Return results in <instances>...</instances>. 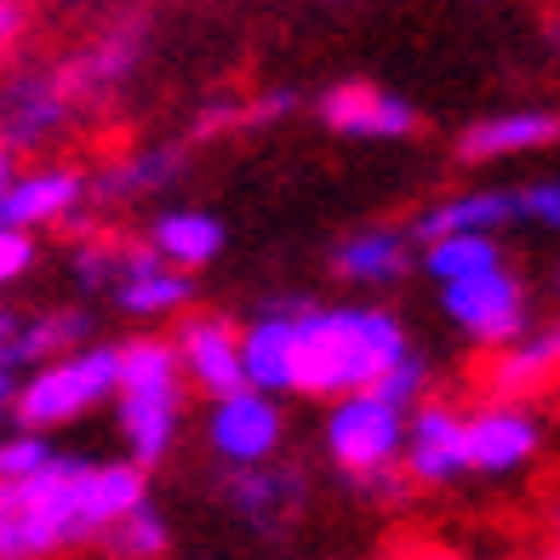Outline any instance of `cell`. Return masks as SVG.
Masks as SVG:
<instances>
[{
    "mask_svg": "<svg viewBox=\"0 0 560 560\" xmlns=\"http://www.w3.org/2000/svg\"><path fill=\"white\" fill-rule=\"evenodd\" d=\"M177 354V372H184V389H200L207 400L229 395V389H246L241 384V326L207 315V310H189L177 315V332L166 338Z\"/></svg>",
    "mask_w": 560,
    "mask_h": 560,
    "instance_id": "obj_14",
    "label": "cell"
},
{
    "mask_svg": "<svg viewBox=\"0 0 560 560\" xmlns=\"http://www.w3.org/2000/svg\"><path fill=\"white\" fill-rule=\"evenodd\" d=\"M184 172H189V149L184 143H143V149L115 155L109 166L86 172V200H104V207L149 200V195H166Z\"/></svg>",
    "mask_w": 560,
    "mask_h": 560,
    "instance_id": "obj_18",
    "label": "cell"
},
{
    "mask_svg": "<svg viewBox=\"0 0 560 560\" xmlns=\"http://www.w3.org/2000/svg\"><path fill=\"white\" fill-rule=\"evenodd\" d=\"M418 269V246L406 223H361L332 246V275L361 292H389Z\"/></svg>",
    "mask_w": 560,
    "mask_h": 560,
    "instance_id": "obj_16",
    "label": "cell"
},
{
    "mask_svg": "<svg viewBox=\"0 0 560 560\" xmlns=\"http://www.w3.org/2000/svg\"><path fill=\"white\" fill-rule=\"evenodd\" d=\"M115 395V343H81L23 372L12 400V429L23 435H52V429L81 423L86 412L109 406Z\"/></svg>",
    "mask_w": 560,
    "mask_h": 560,
    "instance_id": "obj_5",
    "label": "cell"
},
{
    "mask_svg": "<svg viewBox=\"0 0 560 560\" xmlns=\"http://www.w3.org/2000/svg\"><path fill=\"white\" fill-rule=\"evenodd\" d=\"M149 52V12H120L115 23L97 40H86V52H74L58 74H63V86L74 104H109V97L132 81L138 63Z\"/></svg>",
    "mask_w": 560,
    "mask_h": 560,
    "instance_id": "obj_12",
    "label": "cell"
},
{
    "mask_svg": "<svg viewBox=\"0 0 560 560\" xmlns=\"http://www.w3.org/2000/svg\"><path fill=\"white\" fill-rule=\"evenodd\" d=\"M509 264L503 241L492 235H446V241H429L418 246V269L435 280V287H457V280H475V275H492Z\"/></svg>",
    "mask_w": 560,
    "mask_h": 560,
    "instance_id": "obj_24",
    "label": "cell"
},
{
    "mask_svg": "<svg viewBox=\"0 0 560 560\" xmlns=\"http://www.w3.org/2000/svg\"><path fill=\"white\" fill-rule=\"evenodd\" d=\"M441 315L487 354L526 338L532 326H538L532 320V287L515 264H503L492 275H475V280H457V287H441Z\"/></svg>",
    "mask_w": 560,
    "mask_h": 560,
    "instance_id": "obj_6",
    "label": "cell"
},
{
    "mask_svg": "<svg viewBox=\"0 0 560 560\" xmlns=\"http://www.w3.org/2000/svg\"><path fill=\"white\" fill-rule=\"evenodd\" d=\"M120 315L132 320H172V315H189L195 298H200V280L184 269H166L143 241H120V258H115V280L104 292Z\"/></svg>",
    "mask_w": 560,
    "mask_h": 560,
    "instance_id": "obj_13",
    "label": "cell"
},
{
    "mask_svg": "<svg viewBox=\"0 0 560 560\" xmlns=\"http://www.w3.org/2000/svg\"><path fill=\"white\" fill-rule=\"evenodd\" d=\"M23 23H30V12H23V0H0V52L23 35Z\"/></svg>",
    "mask_w": 560,
    "mask_h": 560,
    "instance_id": "obj_30",
    "label": "cell"
},
{
    "mask_svg": "<svg viewBox=\"0 0 560 560\" xmlns=\"http://www.w3.org/2000/svg\"><path fill=\"white\" fill-rule=\"evenodd\" d=\"M315 109L338 138H361V143H400V138H418V126H423V115L400 92L372 86V81H343Z\"/></svg>",
    "mask_w": 560,
    "mask_h": 560,
    "instance_id": "obj_15",
    "label": "cell"
},
{
    "mask_svg": "<svg viewBox=\"0 0 560 560\" xmlns=\"http://www.w3.org/2000/svg\"><path fill=\"white\" fill-rule=\"evenodd\" d=\"M18 384H23V366H18V354H12V338H7V343H0V418H12Z\"/></svg>",
    "mask_w": 560,
    "mask_h": 560,
    "instance_id": "obj_29",
    "label": "cell"
},
{
    "mask_svg": "<svg viewBox=\"0 0 560 560\" xmlns=\"http://www.w3.org/2000/svg\"><path fill=\"white\" fill-rule=\"evenodd\" d=\"M46 457H52V441H46V435L7 429V435H0V487H7V480H18V475H30L35 464H46Z\"/></svg>",
    "mask_w": 560,
    "mask_h": 560,
    "instance_id": "obj_26",
    "label": "cell"
},
{
    "mask_svg": "<svg viewBox=\"0 0 560 560\" xmlns=\"http://www.w3.org/2000/svg\"><path fill=\"white\" fill-rule=\"evenodd\" d=\"M560 372V326H532L526 338L503 343L487 354L480 366V389L487 400H515V406H538V395L555 389Z\"/></svg>",
    "mask_w": 560,
    "mask_h": 560,
    "instance_id": "obj_17",
    "label": "cell"
},
{
    "mask_svg": "<svg viewBox=\"0 0 560 560\" xmlns=\"http://www.w3.org/2000/svg\"><path fill=\"white\" fill-rule=\"evenodd\" d=\"M400 560H457V555H446V549H412V555H400Z\"/></svg>",
    "mask_w": 560,
    "mask_h": 560,
    "instance_id": "obj_32",
    "label": "cell"
},
{
    "mask_svg": "<svg viewBox=\"0 0 560 560\" xmlns=\"http://www.w3.org/2000/svg\"><path fill=\"white\" fill-rule=\"evenodd\" d=\"M287 349H292V395L338 400L354 389H377L406 349V320L384 303H298L287 298Z\"/></svg>",
    "mask_w": 560,
    "mask_h": 560,
    "instance_id": "obj_2",
    "label": "cell"
},
{
    "mask_svg": "<svg viewBox=\"0 0 560 560\" xmlns=\"http://www.w3.org/2000/svg\"><path fill=\"white\" fill-rule=\"evenodd\" d=\"M109 406H115V429L126 441V464H138L143 475L166 464L189 418V389H184V372H177V354L166 338L115 343Z\"/></svg>",
    "mask_w": 560,
    "mask_h": 560,
    "instance_id": "obj_3",
    "label": "cell"
},
{
    "mask_svg": "<svg viewBox=\"0 0 560 560\" xmlns=\"http://www.w3.org/2000/svg\"><path fill=\"white\" fill-rule=\"evenodd\" d=\"M97 544H104L115 560H166V549H172V521L155 509V498H143L138 509H126V515H120Z\"/></svg>",
    "mask_w": 560,
    "mask_h": 560,
    "instance_id": "obj_25",
    "label": "cell"
},
{
    "mask_svg": "<svg viewBox=\"0 0 560 560\" xmlns=\"http://www.w3.org/2000/svg\"><path fill=\"white\" fill-rule=\"evenodd\" d=\"M207 446L223 469H264L287 446V406L258 389H229L207 400Z\"/></svg>",
    "mask_w": 560,
    "mask_h": 560,
    "instance_id": "obj_8",
    "label": "cell"
},
{
    "mask_svg": "<svg viewBox=\"0 0 560 560\" xmlns=\"http://www.w3.org/2000/svg\"><path fill=\"white\" fill-rule=\"evenodd\" d=\"M560 138V115L555 109H498V115H480L457 132V161L469 166H492V161H521V155H538Z\"/></svg>",
    "mask_w": 560,
    "mask_h": 560,
    "instance_id": "obj_20",
    "label": "cell"
},
{
    "mask_svg": "<svg viewBox=\"0 0 560 560\" xmlns=\"http://www.w3.org/2000/svg\"><path fill=\"white\" fill-rule=\"evenodd\" d=\"M544 412L515 400H480L475 412H464V464L480 480H515L544 457Z\"/></svg>",
    "mask_w": 560,
    "mask_h": 560,
    "instance_id": "obj_7",
    "label": "cell"
},
{
    "mask_svg": "<svg viewBox=\"0 0 560 560\" xmlns=\"http://www.w3.org/2000/svg\"><path fill=\"white\" fill-rule=\"evenodd\" d=\"M35 258H40L35 235H18V229H7V223H0V292H7V287H18V280L35 269Z\"/></svg>",
    "mask_w": 560,
    "mask_h": 560,
    "instance_id": "obj_28",
    "label": "cell"
},
{
    "mask_svg": "<svg viewBox=\"0 0 560 560\" xmlns=\"http://www.w3.org/2000/svg\"><path fill=\"white\" fill-rule=\"evenodd\" d=\"M143 498L149 475L126 457L52 452L0 487V560H58L86 549Z\"/></svg>",
    "mask_w": 560,
    "mask_h": 560,
    "instance_id": "obj_1",
    "label": "cell"
},
{
    "mask_svg": "<svg viewBox=\"0 0 560 560\" xmlns=\"http://www.w3.org/2000/svg\"><path fill=\"white\" fill-rule=\"evenodd\" d=\"M532 560H555V555H532Z\"/></svg>",
    "mask_w": 560,
    "mask_h": 560,
    "instance_id": "obj_33",
    "label": "cell"
},
{
    "mask_svg": "<svg viewBox=\"0 0 560 560\" xmlns=\"http://www.w3.org/2000/svg\"><path fill=\"white\" fill-rule=\"evenodd\" d=\"M400 480H412L423 492H446L469 475L464 464V406L441 395H423L406 412V441H400Z\"/></svg>",
    "mask_w": 560,
    "mask_h": 560,
    "instance_id": "obj_10",
    "label": "cell"
},
{
    "mask_svg": "<svg viewBox=\"0 0 560 560\" xmlns=\"http://www.w3.org/2000/svg\"><path fill=\"white\" fill-rule=\"evenodd\" d=\"M0 223L18 235H40V229H81L86 223V172L69 161H46L12 177L7 200H0Z\"/></svg>",
    "mask_w": 560,
    "mask_h": 560,
    "instance_id": "obj_11",
    "label": "cell"
},
{
    "mask_svg": "<svg viewBox=\"0 0 560 560\" xmlns=\"http://www.w3.org/2000/svg\"><path fill=\"white\" fill-rule=\"evenodd\" d=\"M303 487L298 469H280V464H264V469H229L223 475V503L235 509V521H246L252 532H280L287 521H298Z\"/></svg>",
    "mask_w": 560,
    "mask_h": 560,
    "instance_id": "obj_21",
    "label": "cell"
},
{
    "mask_svg": "<svg viewBox=\"0 0 560 560\" xmlns=\"http://www.w3.org/2000/svg\"><path fill=\"white\" fill-rule=\"evenodd\" d=\"M12 177H18V155L7 143H0V200H7V189H12Z\"/></svg>",
    "mask_w": 560,
    "mask_h": 560,
    "instance_id": "obj_31",
    "label": "cell"
},
{
    "mask_svg": "<svg viewBox=\"0 0 560 560\" xmlns=\"http://www.w3.org/2000/svg\"><path fill=\"white\" fill-rule=\"evenodd\" d=\"M143 246L155 252V258L166 269H184V275H200V269H212L223 258V246H229V229L218 212L207 207H166L155 223H149V235Z\"/></svg>",
    "mask_w": 560,
    "mask_h": 560,
    "instance_id": "obj_22",
    "label": "cell"
},
{
    "mask_svg": "<svg viewBox=\"0 0 560 560\" xmlns=\"http://www.w3.org/2000/svg\"><path fill=\"white\" fill-rule=\"evenodd\" d=\"M400 441H406V406H395L377 389H354L326 400V423H320V446L326 457L361 487L400 498Z\"/></svg>",
    "mask_w": 560,
    "mask_h": 560,
    "instance_id": "obj_4",
    "label": "cell"
},
{
    "mask_svg": "<svg viewBox=\"0 0 560 560\" xmlns=\"http://www.w3.org/2000/svg\"><path fill=\"white\" fill-rule=\"evenodd\" d=\"M515 189H457V195H441L406 223L412 246H429V241H446V235H492L503 241V229H515Z\"/></svg>",
    "mask_w": 560,
    "mask_h": 560,
    "instance_id": "obj_19",
    "label": "cell"
},
{
    "mask_svg": "<svg viewBox=\"0 0 560 560\" xmlns=\"http://www.w3.org/2000/svg\"><path fill=\"white\" fill-rule=\"evenodd\" d=\"M515 218L532 229H555L560 223V184L555 177H532V184L515 189Z\"/></svg>",
    "mask_w": 560,
    "mask_h": 560,
    "instance_id": "obj_27",
    "label": "cell"
},
{
    "mask_svg": "<svg viewBox=\"0 0 560 560\" xmlns=\"http://www.w3.org/2000/svg\"><path fill=\"white\" fill-rule=\"evenodd\" d=\"M74 120H81V104L69 97L58 69H12L0 81V143L12 155L58 143Z\"/></svg>",
    "mask_w": 560,
    "mask_h": 560,
    "instance_id": "obj_9",
    "label": "cell"
},
{
    "mask_svg": "<svg viewBox=\"0 0 560 560\" xmlns=\"http://www.w3.org/2000/svg\"><path fill=\"white\" fill-rule=\"evenodd\" d=\"M81 343H92V310H81V303H52L40 315H23L12 332V354L23 372L40 361H58V354L81 349Z\"/></svg>",
    "mask_w": 560,
    "mask_h": 560,
    "instance_id": "obj_23",
    "label": "cell"
}]
</instances>
